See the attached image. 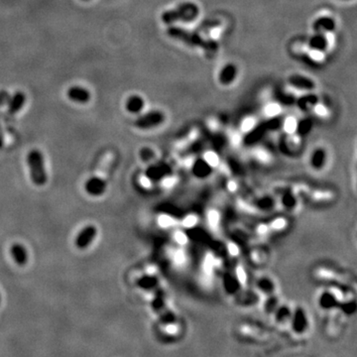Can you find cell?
Returning <instances> with one entry per match:
<instances>
[{
  "label": "cell",
  "mask_w": 357,
  "mask_h": 357,
  "mask_svg": "<svg viewBox=\"0 0 357 357\" xmlns=\"http://www.w3.org/2000/svg\"><path fill=\"white\" fill-rule=\"evenodd\" d=\"M168 35L172 38L178 39L187 45L202 47V49L210 56H214L218 51V44L212 40H205L200 35L192 32H188L184 29L171 27L168 30Z\"/></svg>",
  "instance_id": "cell-1"
},
{
  "label": "cell",
  "mask_w": 357,
  "mask_h": 357,
  "mask_svg": "<svg viewBox=\"0 0 357 357\" xmlns=\"http://www.w3.org/2000/svg\"><path fill=\"white\" fill-rule=\"evenodd\" d=\"M27 163L30 171V177L34 185L42 187L47 183V173L45 169L44 156L38 149H33L27 156Z\"/></svg>",
  "instance_id": "cell-2"
},
{
  "label": "cell",
  "mask_w": 357,
  "mask_h": 357,
  "mask_svg": "<svg viewBox=\"0 0 357 357\" xmlns=\"http://www.w3.org/2000/svg\"><path fill=\"white\" fill-rule=\"evenodd\" d=\"M199 7L195 3H184L176 9L165 11L162 14V21L166 24H172L177 21H192L199 15Z\"/></svg>",
  "instance_id": "cell-3"
},
{
  "label": "cell",
  "mask_w": 357,
  "mask_h": 357,
  "mask_svg": "<svg viewBox=\"0 0 357 357\" xmlns=\"http://www.w3.org/2000/svg\"><path fill=\"white\" fill-rule=\"evenodd\" d=\"M97 235V229L94 225H86L84 226L76 235L74 243L77 249L84 250L86 249L94 240Z\"/></svg>",
  "instance_id": "cell-4"
},
{
  "label": "cell",
  "mask_w": 357,
  "mask_h": 357,
  "mask_svg": "<svg viewBox=\"0 0 357 357\" xmlns=\"http://www.w3.org/2000/svg\"><path fill=\"white\" fill-rule=\"evenodd\" d=\"M68 98L77 104H86L91 99V92L82 85H71L67 90Z\"/></svg>",
  "instance_id": "cell-5"
},
{
  "label": "cell",
  "mask_w": 357,
  "mask_h": 357,
  "mask_svg": "<svg viewBox=\"0 0 357 357\" xmlns=\"http://www.w3.org/2000/svg\"><path fill=\"white\" fill-rule=\"evenodd\" d=\"M164 120V116L160 111H150L143 114L135 121V125L140 129H149L161 124Z\"/></svg>",
  "instance_id": "cell-6"
},
{
  "label": "cell",
  "mask_w": 357,
  "mask_h": 357,
  "mask_svg": "<svg viewBox=\"0 0 357 357\" xmlns=\"http://www.w3.org/2000/svg\"><path fill=\"white\" fill-rule=\"evenodd\" d=\"M107 188L106 182L99 177H91L84 184L85 192L91 197L102 196Z\"/></svg>",
  "instance_id": "cell-7"
},
{
  "label": "cell",
  "mask_w": 357,
  "mask_h": 357,
  "mask_svg": "<svg viewBox=\"0 0 357 357\" xmlns=\"http://www.w3.org/2000/svg\"><path fill=\"white\" fill-rule=\"evenodd\" d=\"M26 100H27L26 94L24 92L20 91V90L16 91L14 94H12L10 96V99H9L8 103H7L9 113L15 114V113L19 112L23 108V106L25 105Z\"/></svg>",
  "instance_id": "cell-8"
},
{
  "label": "cell",
  "mask_w": 357,
  "mask_h": 357,
  "mask_svg": "<svg viewBox=\"0 0 357 357\" xmlns=\"http://www.w3.org/2000/svg\"><path fill=\"white\" fill-rule=\"evenodd\" d=\"M292 329L297 334H303L308 329V320L305 312L302 309H298L292 319Z\"/></svg>",
  "instance_id": "cell-9"
},
{
  "label": "cell",
  "mask_w": 357,
  "mask_h": 357,
  "mask_svg": "<svg viewBox=\"0 0 357 357\" xmlns=\"http://www.w3.org/2000/svg\"><path fill=\"white\" fill-rule=\"evenodd\" d=\"M11 256L18 266H25L28 262L27 249L20 243H14L10 248Z\"/></svg>",
  "instance_id": "cell-10"
},
{
  "label": "cell",
  "mask_w": 357,
  "mask_h": 357,
  "mask_svg": "<svg viewBox=\"0 0 357 357\" xmlns=\"http://www.w3.org/2000/svg\"><path fill=\"white\" fill-rule=\"evenodd\" d=\"M336 29V21L331 17H320L314 22V30L317 33L331 32Z\"/></svg>",
  "instance_id": "cell-11"
},
{
  "label": "cell",
  "mask_w": 357,
  "mask_h": 357,
  "mask_svg": "<svg viewBox=\"0 0 357 357\" xmlns=\"http://www.w3.org/2000/svg\"><path fill=\"white\" fill-rule=\"evenodd\" d=\"M289 82L293 85L296 86L298 88L301 89H313L315 87V82L305 76V75H301V74H293L289 77Z\"/></svg>",
  "instance_id": "cell-12"
},
{
  "label": "cell",
  "mask_w": 357,
  "mask_h": 357,
  "mask_svg": "<svg viewBox=\"0 0 357 357\" xmlns=\"http://www.w3.org/2000/svg\"><path fill=\"white\" fill-rule=\"evenodd\" d=\"M145 105V101L141 96L139 95H131L127 98L125 102V109L132 114L139 113Z\"/></svg>",
  "instance_id": "cell-13"
},
{
  "label": "cell",
  "mask_w": 357,
  "mask_h": 357,
  "mask_svg": "<svg viewBox=\"0 0 357 357\" xmlns=\"http://www.w3.org/2000/svg\"><path fill=\"white\" fill-rule=\"evenodd\" d=\"M237 74V68L233 64H228L219 72L218 79L222 84L231 83Z\"/></svg>",
  "instance_id": "cell-14"
},
{
  "label": "cell",
  "mask_w": 357,
  "mask_h": 357,
  "mask_svg": "<svg viewBox=\"0 0 357 357\" xmlns=\"http://www.w3.org/2000/svg\"><path fill=\"white\" fill-rule=\"evenodd\" d=\"M309 45L314 50L325 51L328 47V40L322 33H317L310 39Z\"/></svg>",
  "instance_id": "cell-15"
},
{
  "label": "cell",
  "mask_w": 357,
  "mask_h": 357,
  "mask_svg": "<svg viewBox=\"0 0 357 357\" xmlns=\"http://www.w3.org/2000/svg\"><path fill=\"white\" fill-rule=\"evenodd\" d=\"M317 102H318V97L315 94H309L301 97L299 99L298 105L302 109H308L310 107H313Z\"/></svg>",
  "instance_id": "cell-16"
},
{
  "label": "cell",
  "mask_w": 357,
  "mask_h": 357,
  "mask_svg": "<svg viewBox=\"0 0 357 357\" xmlns=\"http://www.w3.org/2000/svg\"><path fill=\"white\" fill-rule=\"evenodd\" d=\"M338 300L333 294H326L321 298V306L325 309H332L337 307Z\"/></svg>",
  "instance_id": "cell-17"
},
{
  "label": "cell",
  "mask_w": 357,
  "mask_h": 357,
  "mask_svg": "<svg viewBox=\"0 0 357 357\" xmlns=\"http://www.w3.org/2000/svg\"><path fill=\"white\" fill-rule=\"evenodd\" d=\"M291 317V312L288 307H281L276 312V320L279 323H285Z\"/></svg>",
  "instance_id": "cell-18"
},
{
  "label": "cell",
  "mask_w": 357,
  "mask_h": 357,
  "mask_svg": "<svg viewBox=\"0 0 357 357\" xmlns=\"http://www.w3.org/2000/svg\"><path fill=\"white\" fill-rule=\"evenodd\" d=\"M138 286L145 290H151L155 286V279L150 276L144 277L138 281Z\"/></svg>",
  "instance_id": "cell-19"
},
{
  "label": "cell",
  "mask_w": 357,
  "mask_h": 357,
  "mask_svg": "<svg viewBox=\"0 0 357 357\" xmlns=\"http://www.w3.org/2000/svg\"><path fill=\"white\" fill-rule=\"evenodd\" d=\"M205 160L208 163V165H210L211 167H216L219 162L217 155L212 151H209L205 154Z\"/></svg>",
  "instance_id": "cell-20"
},
{
  "label": "cell",
  "mask_w": 357,
  "mask_h": 357,
  "mask_svg": "<svg viewBox=\"0 0 357 357\" xmlns=\"http://www.w3.org/2000/svg\"><path fill=\"white\" fill-rule=\"evenodd\" d=\"M197 217L195 215H188L184 221H183V225H185L186 227H192L197 223Z\"/></svg>",
  "instance_id": "cell-21"
},
{
  "label": "cell",
  "mask_w": 357,
  "mask_h": 357,
  "mask_svg": "<svg viewBox=\"0 0 357 357\" xmlns=\"http://www.w3.org/2000/svg\"><path fill=\"white\" fill-rule=\"evenodd\" d=\"M11 94L6 90H0V105H5L8 103Z\"/></svg>",
  "instance_id": "cell-22"
},
{
  "label": "cell",
  "mask_w": 357,
  "mask_h": 357,
  "mask_svg": "<svg viewBox=\"0 0 357 357\" xmlns=\"http://www.w3.org/2000/svg\"><path fill=\"white\" fill-rule=\"evenodd\" d=\"M175 240L180 244H185L187 242V235L182 231H177L175 234Z\"/></svg>",
  "instance_id": "cell-23"
},
{
  "label": "cell",
  "mask_w": 357,
  "mask_h": 357,
  "mask_svg": "<svg viewBox=\"0 0 357 357\" xmlns=\"http://www.w3.org/2000/svg\"><path fill=\"white\" fill-rule=\"evenodd\" d=\"M276 306H277V302H276V300H273V299H271V300H269L268 302H267V304H266V312L267 313H272V312H274L275 311V309H276Z\"/></svg>",
  "instance_id": "cell-24"
},
{
  "label": "cell",
  "mask_w": 357,
  "mask_h": 357,
  "mask_svg": "<svg viewBox=\"0 0 357 357\" xmlns=\"http://www.w3.org/2000/svg\"><path fill=\"white\" fill-rule=\"evenodd\" d=\"M256 155H257L258 160H260L262 162L269 161V154L266 151H257Z\"/></svg>",
  "instance_id": "cell-25"
},
{
  "label": "cell",
  "mask_w": 357,
  "mask_h": 357,
  "mask_svg": "<svg viewBox=\"0 0 357 357\" xmlns=\"http://www.w3.org/2000/svg\"><path fill=\"white\" fill-rule=\"evenodd\" d=\"M218 220H219V215L216 213V212H211L209 214V221L211 224L213 225H216L218 223Z\"/></svg>",
  "instance_id": "cell-26"
},
{
  "label": "cell",
  "mask_w": 357,
  "mask_h": 357,
  "mask_svg": "<svg viewBox=\"0 0 357 357\" xmlns=\"http://www.w3.org/2000/svg\"><path fill=\"white\" fill-rule=\"evenodd\" d=\"M285 226V221L283 219H276L273 223H272V227L275 229H281Z\"/></svg>",
  "instance_id": "cell-27"
},
{
  "label": "cell",
  "mask_w": 357,
  "mask_h": 357,
  "mask_svg": "<svg viewBox=\"0 0 357 357\" xmlns=\"http://www.w3.org/2000/svg\"><path fill=\"white\" fill-rule=\"evenodd\" d=\"M175 261H176L177 263H179V264L183 263V262L185 261V255H184V253H183V252H177V253L175 254Z\"/></svg>",
  "instance_id": "cell-28"
},
{
  "label": "cell",
  "mask_w": 357,
  "mask_h": 357,
  "mask_svg": "<svg viewBox=\"0 0 357 357\" xmlns=\"http://www.w3.org/2000/svg\"><path fill=\"white\" fill-rule=\"evenodd\" d=\"M229 251L232 253V255H237V253L239 252L238 248H237L235 245H231V246L229 247Z\"/></svg>",
  "instance_id": "cell-29"
},
{
  "label": "cell",
  "mask_w": 357,
  "mask_h": 357,
  "mask_svg": "<svg viewBox=\"0 0 357 357\" xmlns=\"http://www.w3.org/2000/svg\"><path fill=\"white\" fill-rule=\"evenodd\" d=\"M229 189L231 192H233L236 189V185L233 182H231V184H229Z\"/></svg>",
  "instance_id": "cell-30"
},
{
  "label": "cell",
  "mask_w": 357,
  "mask_h": 357,
  "mask_svg": "<svg viewBox=\"0 0 357 357\" xmlns=\"http://www.w3.org/2000/svg\"><path fill=\"white\" fill-rule=\"evenodd\" d=\"M3 146V140H2V136H1V133H0V148Z\"/></svg>",
  "instance_id": "cell-31"
},
{
  "label": "cell",
  "mask_w": 357,
  "mask_h": 357,
  "mask_svg": "<svg viewBox=\"0 0 357 357\" xmlns=\"http://www.w3.org/2000/svg\"><path fill=\"white\" fill-rule=\"evenodd\" d=\"M81 1H88V0H81Z\"/></svg>",
  "instance_id": "cell-32"
}]
</instances>
